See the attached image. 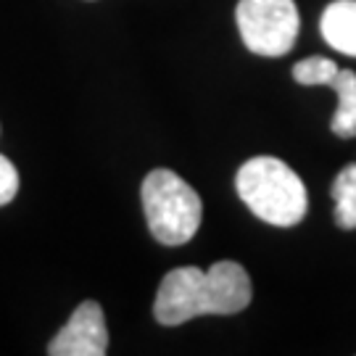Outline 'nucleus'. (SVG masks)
Instances as JSON below:
<instances>
[{
	"label": "nucleus",
	"mask_w": 356,
	"mask_h": 356,
	"mask_svg": "<svg viewBox=\"0 0 356 356\" xmlns=\"http://www.w3.org/2000/svg\"><path fill=\"white\" fill-rule=\"evenodd\" d=\"M335 225L341 229H356V164H348L332 179Z\"/></svg>",
	"instance_id": "obj_8"
},
{
	"label": "nucleus",
	"mask_w": 356,
	"mask_h": 356,
	"mask_svg": "<svg viewBox=\"0 0 356 356\" xmlns=\"http://www.w3.org/2000/svg\"><path fill=\"white\" fill-rule=\"evenodd\" d=\"M254 298L251 277L238 261H216L209 269L177 267L159 285L153 317L159 325L177 327L195 317L238 314Z\"/></svg>",
	"instance_id": "obj_1"
},
{
	"label": "nucleus",
	"mask_w": 356,
	"mask_h": 356,
	"mask_svg": "<svg viewBox=\"0 0 356 356\" xmlns=\"http://www.w3.org/2000/svg\"><path fill=\"white\" fill-rule=\"evenodd\" d=\"M330 88L338 95V108L332 114L330 129L338 138H354L356 135V74L351 69H341Z\"/></svg>",
	"instance_id": "obj_7"
},
{
	"label": "nucleus",
	"mask_w": 356,
	"mask_h": 356,
	"mask_svg": "<svg viewBox=\"0 0 356 356\" xmlns=\"http://www.w3.org/2000/svg\"><path fill=\"white\" fill-rule=\"evenodd\" d=\"M235 188L241 201L261 222L293 227L306 216L309 195L301 177L275 156H256L238 169Z\"/></svg>",
	"instance_id": "obj_2"
},
{
	"label": "nucleus",
	"mask_w": 356,
	"mask_h": 356,
	"mask_svg": "<svg viewBox=\"0 0 356 356\" xmlns=\"http://www.w3.org/2000/svg\"><path fill=\"white\" fill-rule=\"evenodd\" d=\"M16 193H19V172L6 156H0V206L11 204Z\"/></svg>",
	"instance_id": "obj_10"
},
{
	"label": "nucleus",
	"mask_w": 356,
	"mask_h": 356,
	"mask_svg": "<svg viewBox=\"0 0 356 356\" xmlns=\"http://www.w3.org/2000/svg\"><path fill=\"white\" fill-rule=\"evenodd\" d=\"M108 351V330L101 304L82 301L48 346L51 356H103Z\"/></svg>",
	"instance_id": "obj_5"
},
{
	"label": "nucleus",
	"mask_w": 356,
	"mask_h": 356,
	"mask_svg": "<svg viewBox=\"0 0 356 356\" xmlns=\"http://www.w3.org/2000/svg\"><path fill=\"white\" fill-rule=\"evenodd\" d=\"M341 72V66L330 61V58H322V56H312V58H304L293 66V79L298 85H330L335 74Z\"/></svg>",
	"instance_id": "obj_9"
},
{
	"label": "nucleus",
	"mask_w": 356,
	"mask_h": 356,
	"mask_svg": "<svg viewBox=\"0 0 356 356\" xmlns=\"http://www.w3.org/2000/svg\"><path fill=\"white\" fill-rule=\"evenodd\" d=\"M143 211L153 238L164 245H182L195 238L201 227L204 206L193 191L172 169H153L143 179Z\"/></svg>",
	"instance_id": "obj_3"
},
{
	"label": "nucleus",
	"mask_w": 356,
	"mask_h": 356,
	"mask_svg": "<svg viewBox=\"0 0 356 356\" xmlns=\"http://www.w3.org/2000/svg\"><path fill=\"white\" fill-rule=\"evenodd\" d=\"M235 19L245 48L256 56H285L301 29L296 0H241Z\"/></svg>",
	"instance_id": "obj_4"
},
{
	"label": "nucleus",
	"mask_w": 356,
	"mask_h": 356,
	"mask_svg": "<svg viewBox=\"0 0 356 356\" xmlns=\"http://www.w3.org/2000/svg\"><path fill=\"white\" fill-rule=\"evenodd\" d=\"M322 38L346 56H356V0H335L319 19Z\"/></svg>",
	"instance_id": "obj_6"
}]
</instances>
